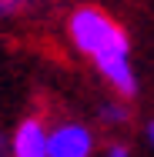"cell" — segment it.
<instances>
[{"label": "cell", "instance_id": "1", "mask_svg": "<svg viewBox=\"0 0 154 157\" xmlns=\"http://www.w3.org/2000/svg\"><path fill=\"white\" fill-rule=\"evenodd\" d=\"M67 37L84 57L94 60L97 74L117 90L121 100H131L137 94V74L131 67V40L111 13L97 7H77L67 17Z\"/></svg>", "mask_w": 154, "mask_h": 157}, {"label": "cell", "instance_id": "2", "mask_svg": "<svg viewBox=\"0 0 154 157\" xmlns=\"http://www.w3.org/2000/svg\"><path fill=\"white\" fill-rule=\"evenodd\" d=\"M94 134L81 121H61L50 127V157H94Z\"/></svg>", "mask_w": 154, "mask_h": 157}, {"label": "cell", "instance_id": "3", "mask_svg": "<svg viewBox=\"0 0 154 157\" xmlns=\"http://www.w3.org/2000/svg\"><path fill=\"white\" fill-rule=\"evenodd\" d=\"M10 157H50V127L40 117H24L10 134Z\"/></svg>", "mask_w": 154, "mask_h": 157}, {"label": "cell", "instance_id": "4", "mask_svg": "<svg viewBox=\"0 0 154 157\" xmlns=\"http://www.w3.org/2000/svg\"><path fill=\"white\" fill-rule=\"evenodd\" d=\"M101 117H104V124H127V107H124V100H104L101 104Z\"/></svg>", "mask_w": 154, "mask_h": 157}, {"label": "cell", "instance_id": "5", "mask_svg": "<svg viewBox=\"0 0 154 157\" xmlns=\"http://www.w3.org/2000/svg\"><path fill=\"white\" fill-rule=\"evenodd\" d=\"M101 157H131V147L127 144H107L101 151Z\"/></svg>", "mask_w": 154, "mask_h": 157}, {"label": "cell", "instance_id": "6", "mask_svg": "<svg viewBox=\"0 0 154 157\" xmlns=\"http://www.w3.org/2000/svg\"><path fill=\"white\" fill-rule=\"evenodd\" d=\"M0 157H10V137L0 134Z\"/></svg>", "mask_w": 154, "mask_h": 157}, {"label": "cell", "instance_id": "7", "mask_svg": "<svg viewBox=\"0 0 154 157\" xmlns=\"http://www.w3.org/2000/svg\"><path fill=\"white\" fill-rule=\"evenodd\" d=\"M14 10H20V3H0V13H14Z\"/></svg>", "mask_w": 154, "mask_h": 157}, {"label": "cell", "instance_id": "8", "mask_svg": "<svg viewBox=\"0 0 154 157\" xmlns=\"http://www.w3.org/2000/svg\"><path fill=\"white\" fill-rule=\"evenodd\" d=\"M148 140H151V147H154V121L148 124Z\"/></svg>", "mask_w": 154, "mask_h": 157}]
</instances>
